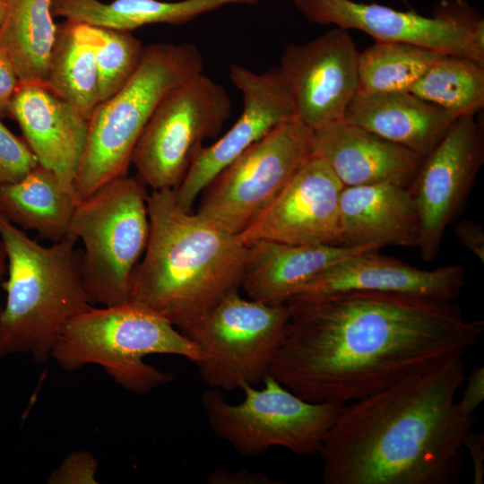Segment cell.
<instances>
[{
	"instance_id": "cell-1",
	"label": "cell",
	"mask_w": 484,
	"mask_h": 484,
	"mask_svg": "<svg viewBox=\"0 0 484 484\" xmlns=\"http://www.w3.org/2000/svg\"><path fill=\"white\" fill-rule=\"evenodd\" d=\"M269 375L312 402L344 405L425 371L479 340L455 301L375 291L298 294Z\"/></svg>"
},
{
	"instance_id": "cell-2",
	"label": "cell",
	"mask_w": 484,
	"mask_h": 484,
	"mask_svg": "<svg viewBox=\"0 0 484 484\" xmlns=\"http://www.w3.org/2000/svg\"><path fill=\"white\" fill-rule=\"evenodd\" d=\"M462 356L344 404L318 453L324 484H453L464 438L477 421L455 395L465 382Z\"/></svg>"
},
{
	"instance_id": "cell-3",
	"label": "cell",
	"mask_w": 484,
	"mask_h": 484,
	"mask_svg": "<svg viewBox=\"0 0 484 484\" xmlns=\"http://www.w3.org/2000/svg\"><path fill=\"white\" fill-rule=\"evenodd\" d=\"M150 236L129 301L179 330L241 288L246 246L177 203L172 189L147 199Z\"/></svg>"
},
{
	"instance_id": "cell-4",
	"label": "cell",
	"mask_w": 484,
	"mask_h": 484,
	"mask_svg": "<svg viewBox=\"0 0 484 484\" xmlns=\"http://www.w3.org/2000/svg\"><path fill=\"white\" fill-rule=\"evenodd\" d=\"M0 238L7 258L6 293L0 307V359L30 356L47 363L63 330L93 307L83 281L81 251L68 234L42 246L0 212Z\"/></svg>"
},
{
	"instance_id": "cell-5",
	"label": "cell",
	"mask_w": 484,
	"mask_h": 484,
	"mask_svg": "<svg viewBox=\"0 0 484 484\" xmlns=\"http://www.w3.org/2000/svg\"><path fill=\"white\" fill-rule=\"evenodd\" d=\"M173 355L195 364V344L167 319L132 301L91 307L73 318L63 330L51 359L63 369L101 367L112 380L132 393L146 394L173 380L153 367L150 355Z\"/></svg>"
},
{
	"instance_id": "cell-6",
	"label": "cell",
	"mask_w": 484,
	"mask_h": 484,
	"mask_svg": "<svg viewBox=\"0 0 484 484\" xmlns=\"http://www.w3.org/2000/svg\"><path fill=\"white\" fill-rule=\"evenodd\" d=\"M203 68L202 53L193 43L144 46L132 77L99 102L88 119L86 143L73 182L81 200L127 175L138 139L160 101Z\"/></svg>"
},
{
	"instance_id": "cell-7",
	"label": "cell",
	"mask_w": 484,
	"mask_h": 484,
	"mask_svg": "<svg viewBox=\"0 0 484 484\" xmlns=\"http://www.w3.org/2000/svg\"><path fill=\"white\" fill-rule=\"evenodd\" d=\"M147 186L128 175L80 201L69 234L81 241V269L92 304L128 302L150 236Z\"/></svg>"
},
{
	"instance_id": "cell-8",
	"label": "cell",
	"mask_w": 484,
	"mask_h": 484,
	"mask_svg": "<svg viewBox=\"0 0 484 484\" xmlns=\"http://www.w3.org/2000/svg\"><path fill=\"white\" fill-rule=\"evenodd\" d=\"M264 387L245 386V399L232 404L223 392L208 388L201 397L212 432L245 456L282 447L298 456L318 454L343 405L306 401L271 375Z\"/></svg>"
},
{
	"instance_id": "cell-9",
	"label": "cell",
	"mask_w": 484,
	"mask_h": 484,
	"mask_svg": "<svg viewBox=\"0 0 484 484\" xmlns=\"http://www.w3.org/2000/svg\"><path fill=\"white\" fill-rule=\"evenodd\" d=\"M287 303L265 304L235 292L180 331L197 347L198 374L209 388L226 391L263 383L285 339Z\"/></svg>"
},
{
	"instance_id": "cell-10",
	"label": "cell",
	"mask_w": 484,
	"mask_h": 484,
	"mask_svg": "<svg viewBox=\"0 0 484 484\" xmlns=\"http://www.w3.org/2000/svg\"><path fill=\"white\" fill-rule=\"evenodd\" d=\"M231 114L225 88L199 73L160 101L133 152L136 177L152 190H174L203 147Z\"/></svg>"
},
{
	"instance_id": "cell-11",
	"label": "cell",
	"mask_w": 484,
	"mask_h": 484,
	"mask_svg": "<svg viewBox=\"0 0 484 484\" xmlns=\"http://www.w3.org/2000/svg\"><path fill=\"white\" fill-rule=\"evenodd\" d=\"M313 134L298 119L272 131L208 184L195 213L229 233L240 234L312 154Z\"/></svg>"
},
{
	"instance_id": "cell-12",
	"label": "cell",
	"mask_w": 484,
	"mask_h": 484,
	"mask_svg": "<svg viewBox=\"0 0 484 484\" xmlns=\"http://www.w3.org/2000/svg\"><path fill=\"white\" fill-rule=\"evenodd\" d=\"M309 22L357 30L375 41L413 44L484 65V19L465 0H440L431 16L354 0H292Z\"/></svg>"
},
{
	"instance_id": "cell-13",
	"label": "cell",
	"mask_w": 484,
	"mask_h": 484,
	"mask_svg": "<svg viewBox=\"0 0 484 484\" xmlns=\"http://www.w3.org/2000/svg\"><path fill=\"white\" fill-rule=\"evenodd\" d=\"M484 162V142L475 116L459 117L421 159L410 186L419 218L418 248L434 260L447 227L460 214Z\"/></svg>"
},
{
	"instance_id": "cell-14",
	"label": "cell",
	"mask_w": 484,
	"mask_h": 484,
	"mask_svg": "<svg viewBox=\"0 0 484 484\" xmlns=\"http://www.w3.org/2000/svg\"><path fill=\"white\" fill-rule=\"evenodd\" d=\"M229 75L241 93L243 109L224 134L202 148L173 190L177 203L186 212L228 165L277 127L298 119L290 87L279 66L255 73L230 64Z\"/></svg>"
},
{
	"instance_id": "cell-15",
	"label": "cell",
	"mask_w": 484,
	"mask_h": 484,
	"mask_svg": "<svg viewBox=\"0 0 484 484\" xmlns=\"http://www.w3.org/2000/svg\"><path fill=\"white\" fill-rule=\"evenodd\" d=\"M359 55L349 30L339 27L285 47L279 67L300 122L315 130L343 119L359 90Z\"/></svg>"
},
{
	"instance_id": "cell-16",
	"label": "cell",
	"mask_w": 484,
	"mask_h": 484,
	"mask_svg": "<svg viewBox=\"0 0 484 484\" xmlns=\"http://www.w3.org/2000/svg\"><path fill=\"white\" fill-rule=\"evenodd\" d=\"M344 186L329 165L311 154L261 215L237 238L289 245H337Z\"/></svg>"
},
{
	"instance_id": "cell-17",
	"label": "cell",
	"mask_w": 484,
	"mask_h": 484,
	"mask_svg": "<svg viewBox=\"0 0 484 484\" xmlns=\"http://www.w3.org/2000/svg\"><path fill=\"white\" fill-rule=\"evenodd\" d=\"M23 139L39 163L68 187L73 182L84 150L88 118L46 86L20 82L10 105Z\"/></svg>"
},
{
	"instance_id": "cell-18",
	"label": "cell",
	"mask_w": 484,
	"mask_h": 484,
	"mask_svg": "<svg viewBox=\"0 0 484 484\" xmlns=\"http://www.w3.org/2000/svg\"><path fill=\"white\" fill-rule=\"evenodd\" d=\"M376 251H365L334 264L298 294L361 290L443 301H455L460 295L465 281L461 265L423 270Z\"/></svg>"
},
{
	"instance_id": "cell-19",
	"label": "cell",
	"mask_w": 484,
	"mask_h": 484,
	"mask_svg": "<svg viewBox=\"0 0 484 484\" xmlns=\"http://www.w3.org/2000/svg\"><path fill=\"white\" fill-rule=\"evenodd\" d=\"M313 131L312 154L323 159L344 186L393 184L410 187L422 159L344 120Z\"/></svg>"
},
{
	"instance_id": "cell-20",
	"label": "cell",
	"mask_w": 484,
	"mask_h": 484,
	"mask_svg": "<svg viewBox=\"0 0 484 484\" xmlns=\"http://www.w3.org/2000/svg\"><path fill=\"white\" fill-rule=\"evenodd\" d=\"M371 250L378 249L255 241L246 245L240 289L250 299L271 305L285 304L328 268Z\"/></svg>"
},
{
	"instance_id": "cell-21",
	"label": "cell",
	"mask_w": 484,
	"mask_h": 484,
	"mask_svg": "<svg viewBox=\"0 0 484 484\" xmlns=\"http://www.w3.org/2000/svg\"><path fill=\"white\" fill-rule=\"evenodd\" d=\"M339 246L418 247L419 218L410 187L393 184L344 186Z\"/></svg>"
},
{
	"instance_id": "cell-22",
	"label": "cell",
	"mask_w": 484,
	"mask_h": 484,
	"mask_svg": "<svg viewBox=\"0 0 484 484\" xmlns=\"http://www.w3.org/2000/svg\"><path fill=\"white\" fill-rule=\"evenodd\" d=\"M457 117L410 91L358 90L342 120L423 158Z\"/></svg>"
},
{
	"instance_id": "cell-23",
	"label": "cell",
	"mask_w": 484,
	"mask_h": 484,
	"mask_svg": "<svg viewBox=\"0 0 484 484\" xmlns=\"http://www.w3.org/2000/svg\"><path fill=\"white\" fill-rule=\"evenodd\" d=\"M81 199L39 163L20 180L0 186V212L23 230L53 243L68 236Z\"/></svg>"
},
{
	"instance_id": "cell-24",
	"label": "cell",
	"mask_w": 484,
	"mask_h": 484,
	"mask_svg": "<svg viewBox=\"0 0 484 484\" xmlns=\"http://www.w3.org/2000/svg\"><path fill=\"white\" fill-rule=\"evenodd\" d=\"M239 0H52L53 16L103 28L132 31L150 24L180 25Z\"/></svg>"
},
{
	"instance_id": "cell-25",
	"label": "cell",
	"mask_w": 484,
	"mask_h": 484,
	"mask_svg": "<svg viewBox=\"0 0 484 484\" xmlns=\"http://www.w3.org/2000/svg\"><path fill=\"white\" fill-rule=\"evenodd\" d=\"M45 86L89 119L99 104L95 45L89 24L69 20L57 24Z\"/></svg>"
},
{
	"instance_id": "cell-26",
	"label": "cell",
	"mask_w": 484,
	"mask_h": 484,
	"mask_svg": "<svg viewBox=\"0 0 484 484\" xmlns=\"http://www.w3.org/2000/svg\"><path fill=\"white\" fill-rule=\"evenodd\" d=\"M52 0H5L0 48L10 56L20 82L45 86L56 24Z\"/></svg>"
},
{
	"instance_id": "cell-27",
	"label": "cell",
	"mask_w": 484,
	"mask_h": 484,
	"mask_svg": "<svg viewBox=\"0 0 484 484\" xmlns=\"http://www.w3.org/2000/svg\"><path fill=\"white\" fill-rule=\"evenodd\" d=\"M410 92L456 117L475 116L484 107V65L442 55Z\"/></svg>"
},
{
	"instance_id": "cell-28",
	"label": "cell",
	"mask_w": 484,
	"mask_h": 484,
	"mask_svg": "<svg viewBox=\"0 0 484 484\" xmlns=\"http://www.w3.org/2000/svg\"><path fill=\"white\" fill-rule=\"evenodd\" d=\"M442 55L413 44L375 41L359 55V90L410 91Z\"/></svg>"
},
{
	"instance_id": "cell-29",
	"label": "cell",
	"mask_w": 484,
	"mask_h": 484,
	"mask_svg": "<svg viewBox=\"0 0 484 484\" xmlns=\"http://www.w3.org/2000/svg\"><path fill=\"white\" fill-rule=\"evenodd\" d=\"M95 45L99 103L118 91L140 65L144 46L131 31L90 25Z\"/></svg>"
},
{
	"instance_id": "cell-30",
	"label": "cell",
	"mask_w": 484,
	"mask_h": 484,
	"mask_svg": "<svg viewBox=\"0 0 484 484\" xmlns=\"http://www.w3.org/2000/svg\"><path fill=\"white\" fill-rule=\"evenodd\" d=\"M38 165L25 140L13 134L0 120V186L20 180Z\"/></svg>"
},
{
	"instance_id": "cell-31",
	"label": "cell",
	"mask_w": 484,
	"mask_h": 484,
	"mask_svg": "<svg viewBox=\"0 0 484 484\" xmlns=\"http://www.w3.org/2000/svg\"><path fill=\"white\" fill-rule=\"evenodd\" d=\"M99 464L89 451L68 454L49 473L48 484H96Z\"/></svg>"
},
{
	"instance_id": "cell-32",
	"label": "cell",
	"mask_w": 484,
	"mask_h": 484,
	"mask_svg": "<svg viewBox=\"0 0 484 484\" xmlns=\"http://www.w3.org/2000/svg\"><path fill=\"white\" fill-rule=\"evenodd\" d=\"M467 382L462 396L456 402L458 411L463 416H472L484 400V367H475L465 378Z\"/></svg>"
},
{
	"instance_id": "cell-33",
	"label": "cell",
	"mask_w": 484,
	"mask_h": 484,
	"mask_svg": "<svg viewBox=\"0 0 484 484\" xmlns=\"http://www.w3.org/2000/svg\"><path fill=\"white\" fill-rule=\"evenodd\" d=\"M20 84L14 65L7 53L0 48V116L10 117V105Z\"/></svg>"
},
{
	"instance_id": "cell-34",
	"label": "cell",
	"mask_w": 484,
	"mask_h": 484,
	"mask_svg": "<svg viewBox=\"0 0 484 484\" xmlns=\"http://www.w3.org/2000/svg\"><path fill=\"white\" fill-rule=\"evenodd\" d=\"M454 234L480 262L484 263V230L479 222L463 220L456 224Z\"/></svg>"
},
{
	"instance_id": "cell-35",
	"label": "cell",
	"mask_w": 484,
	"mask_h": 484,
	"mask_svg": "<svg viewBox=\"0 0 484 484\" xmlns=\"http://www.w3.org/2000/svg\"><path fill=\"white\" fill-rule=\"evenodd\" d=\"M209 484H279L280 481L272 480L262 472H253L241 469L235 471H228L217 469L208 475Z\"/></svg>"
},
{
	"instance_id": "cell-36",
	"label": "cell",
	"mask_w": 484,
	"mask_h": 484,
	"mask_svg": "<svg viewBox=\"0 0 484 484\" xmlns=\"http://www.w3.org/2000/svg\"><path fill=\"white\" fill-rule=\"evenodd\" d=\"M471 456L473 463V482L475 484H482L484 478V437L483 434H477L471 431L468 432L463 442Z\"/></svg>"
},
{
	"instance_id": "cell-37",
	"label": "cell",
	"mask_w": 484,
	"mask_h": 484,
	"mask_svg": "<svg viewBox=\"0 0 484 484\" xmlns=\"http://www.w3.org/2000/svg\"><path fill=\"white\" fill-rule=\"evenodd\" d=\"M6 268H7V258L6 254L4 250V244L0 238V285L3 281V278L6 273Z\"/></svg>"
},
{
	"instance_id": "cell-38",
	"label": "cell",
	"mask_w": 484,
	"mask_h": 484,
	"mask_svg": "<svg viewBox=\"0 0 484 484\" xmlns=\"http://www.w3.org/2000/svg\"><path fill=\"white\" fill-rule=\"evenodd\" d=\"M5 10H6L5 0H0V29L5 16Z\"/></svg>"
}]
</instances>
